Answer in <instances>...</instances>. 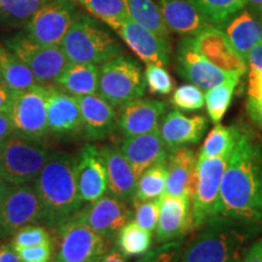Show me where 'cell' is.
Segmentation results:
<instances>
[{"mask_svg": "<svg viewBox=\"0 0 262 262\" xmlns=\"http://www.w3.org/2000/svg\"><path fill=\"white\" fill-rule=\"evenodd\" d=\"M0 2H2V0H0Z\"/></svg>", "mask_w": 262, "mask_h": 262, "instance_id": "56", "label": "cell"}, {"mask_svg": "<svg viewBox=\"0 0 262 262\" xmlns=\"http://www.w3.org/2000/svg\"><path fill=\"white\" fill-rule=\"evenodd\" d=\"M117 244L125 257L142 256L152 247V233L135 221H129L118 233Z\"/></svg>", "mask_w": 262, "mask_h": 262, "instance_id": "31", "label": "cell"}, {"mask_svg": "<svg viewBox=\"0 0 262 262\" xmlns=\"http://www.w3.org/2000/svg\"><path fill=\"white\" fill-rule=\"evenodd\" d=\"M70 62L104 63L123 54V49L108 33L88 19H75L61 41Z\"/></svg>", "mask_w": 262, "mask_h": 262, "instance_id": "6", "label": "cell"}, {"mask_svg": "<svg viewBox=\"0 0 262 262\" xmlns=\"http://www.w3.org/2000/svg\"><path fill=\"white\" fill-rule=\"evenodd\" d=\"M247 111L249 117L258 127L262 129V103L255 101L254 98L248 97L247 101Z\"/></svg>", "mask_w": 262, "mask_h": 262, "instance_id": "47", "label": "cell"}, {"mask_svg": "<svg viewBox=\"0 0 262 262\" xmlns=\"http://www.w3.org/2000/svg\"><path fill=\"white\" fill-rule=\"evenodd\" d=\"M5 47L27 66L39 84L56 81L70 63L61 47H47L18 33L5 41Z\"/></svg>", "mask_w": 262, "mask_h": 262, "instance_id": "9", "label": "cell"}, {"mask_svg": "<svg viewBox=\"0 0 262 262\" xmlns=\"http://www.w3.org/2000/svg\"><path fill=\"white\" fill-rule=\"evenodd\" d=\"M75 164L78 192L83 202L93 203L108 191L107 170L96 146H84Z\"/></svg>", "mask_w": 262, "mask_h": 262, "instance_id": "18", "label": "cell"}, {"mask_svg": "<svg viewBox=\"0 0 262 262\" xmlns=\"http://www.w3.org/2000/svg\"><path fill=\"white\" fill-rule=\"evenodd\" d=\"M214 26L225 25L244 8L247 0H189Z\"/></svg>", "mask_w": 262, "mask_h": 262, "instance_id": "34", "label": "cell"}, {"mask_svg": "<svg viewBox=\"0 0 262 262\" xmlns=\"http://www.w3.org/2000/svg\"><path fill=\"white\" fill-rule=\"evenodd\" d=\"M239 135L241 131L235 126H224L216 124V126L206 136L198 158H212L228 152L237 145Z\"/></svg>", "mask_w": 262, "mask_h": 262, "instance_id": "35", "label": "cell"}, {"mask_svg": "<svg viewBox=\"0 0 262 262\" xmlns=\"http://www.w3.org/2000/svg\"><path fill=\"white\" fill-rule=\"evenodd\" d=\"M247 2L253 4L254 6H256V8L262 9V0H247Z\"/></svg>", "mask_w": 262, "mask_h": 262, "instance_id": "53", "label": "cell"}, {"mask_svg": "<svg viewBox=\"0 0 262 262\" xmlns=\"http://www.w3.org/2000/svg\"><path fill=\"white\" fill-rule=\"evenodd\" d=\"M248 95V97L254 98L255 101L262 103V72L254 70L250 71Z\"/></svg>", "mask_w": 262, "mask_h": 262, "instance_id": "44", "label": "cell"}, {"mask_svg": "<svg viewBox=\"0 0 262 262\" xmlns=\"http://www.w3.org/2000/svg\"><path fill=\"white\" fill-rule=\"evenodd\" d=\"M165 111L166 103L163 101L137 98L120 107L118 127L125 137L150 133L159 129Z\"/></svg>", "mask_w": 262, "mask_h": 262, "instance_id": "21", "label": "cell"}, {"mask_svg": "<svg viewBox=\"0 0 262 262\" xmlns=\"http://www.w3.org/2000/svg\"><path fill=\"white\" fill-rule=\"evenodd\" d=\"M0 262H22L11 244L0 245Z\"/></svg>", "mask_w": 262, "mask_h": 262, "instance_id": "50", "label": "cell"}, {"mask_svg": "<svg viewBox=\"0 0 262 262\" xmlns=\"http://www.w3.org/2000/svg\"><path fill=\"white\" fill-rule=\"evenodd\" d=\"M45 243H51L50 233L41 226H25L14 233L11 245L14 249L35 247Z\"/></svg>", "mask_w": 262, "mask_h": 262, "instance_id": "39", "label": "cell"}, {"mask_svg": "<svg viewBox=\"0 0 262 262\" xmlns=\"http://www.w3.org/2000/svg\"><path fill=\"white\" fill-rule=\"evenodd\" d=\"M195 50L209 62L229 74L243 75L247 72V62L231 44L224 31L217 26H210L192 37Z\"/></svg>", "mask_w": 262, "mask_h": 262, "instance_id": "14", "label": "cell"}, {"mask_svg": "<svg viewBox=\"0 0 262 262\" xmlns=\"http://www.w3.org/2000/svg\"><path fill=\"white\" fill-rule=\"evenodd\" d=\"M78 3L113 29L130 18L125 0H78Z\"/></svg>", "mask_w": 262, "mask_h": 262, "instance_id": "36", "label": "cell"}, {"mask_svg": "<svg viewBox=\"0 0 262 262\" xmlns=\"http://www.w3.org/2000/svg\"><path fill=\"white\" fill-rule=\"evenodd\" d=\"M134 208H135V219L140 227L146 231L153 232L156 231L157 225H158L159 219V199L158 201H143V202H133Z\"/></svg>", "mask_w": 262, "mask_h": 262, "instance_id": "41", "label": "cell"}, {"mask_svg": "<svg viewBox=\"0 0 262 262\" xmlns=\"http://www.w3.org/2000/svg\"><path fill=\"white\" fill-rule=\"evenodd\" d=\"M11 188H12V185H10V183L6 182L4 179L0 178V205L3 204L5 196L8 195V193L10 192V189Z\"/></svg>", "mask_w": 262, "mask_h": 262, "instance_id": "52", "label": "cell"}, {"mask_svg": "<svg viewBox=\"0 0 262 262\" xmlns=\"http://www.w3.org/2000/svg\"><path fill=\"white\" fill-rule=\"evenodd\" d=\"M16 91L11 90L4 83H0V113H10Z\"/></svg>", "mask_w": 262, "mask_h": 262, "instance_id": "46", "label": "cell"}, {"mask_svg": "<svg viewBox=\"0 0 262 262\" xmlns=\"http://www.w3.org/2000/svg\"><path fill=\"white\" fill-rule=\"evenodd\" d=\"M14 134L16 133L10 114L0 113V143L9 139L11 135H14Z\"/></svg>", "mask_w": 262, "mask_h": 262, "instance_id": "48", "label": "cell"}, {"mask_svg": "<svg viewBox=\"0 0 262 262\" xmlns=\"http://www.w3.org/2000/svg\"><path fill=\"white\" fill-rule=\"evenodd\" d=\"M48 86L38 84L32 89L16 91L9 113L16 134L39 141L48 135Z\"/></svg>", "mask_w": 262, "mask_h": 262, "instance_id": "10", "label": "cell"}, {"mask_svg": "<svg viewBox=\"0 0 262 262\" xmlns=\"http://www.w3.org/2000/svg\"><path fill=\"white\" fill-rule=\"evenodd\" d=\"M191 199L164 194L159 199L157 243L164 244L183 239L191 232Z\"/></svg>", "mask_w": 262, "mask_h": 262, "instance_id": "20", "label": "cell"}, {"mask_svg": "<svg viewBox=\"0 0 262 262\" xmlns=\"http://www.w3.org/2000/svg\"><path fill=\"white\" fill-rule=\"evenodd\" d=\"M195 164L194 150L189 147H181L171 150L166 162L168 179L164 194L191 199Z\"/></svg>", "mask_w": 262, "mask_h": 262, "instance_id": "26", "label": "cell"}, {"mask_svg": "<svg viewBox=\"0 0 262 262\" xmlns=\"http://www.w3.org/2000/svg\"><path fill=\"white\" fill-rule=\"evenodd\" d=\"M208 125L209 120L205 116L187 117L180 111H172L164 117L159 131L168 148L173 150L198 143Z\"/></svg>", "mask_w": 262, "mask_h": 262, "instance_id": "23", "label": "cell"}, {"mask_svg": "<svg viewBox=\"0 0 262 262\" xmlns=\"http://www.w3.org/2000/svg\"><path fill=\"white\" fill-rule=\"evenodd\" d=\"M243 262H262V238L257 239L248 248Z\"/></svg>", "mask_w": 262, "mask_h": 262, "instance_id": "49", "label": "cell"}, {"mask_svg": "<svg viewBox=\"0 0 262 262\" xmlns=\"http://www.w3.org/2000/svg\"><path fill=\"white\" fill-rule=\"evenodd\" d=\"M40 221H44V209L34 187L31 185L12 186L0 205V228L5 237Z\"/></svg>", "mask_w": 262, "mask_h": 262, "instance_id": "12", "label": "cell"}, {"mask_svg": "<svg viewBox=\"0 0 262 262\" xmlns=\"http://www.w3.org/2000/svg\"><path fill=\"white\" fill-rule=\"evenodd\" d=\"M125 4L129 17L134 22L169 40L168 26L159 8L152 0H125Z\"/></svg>", "mask_w": 262, "mask_h": 262, "instance_id": "30", "label": "cell"}, {"mask_svg": "<svg viewBox=\"0 0 262 262\" xmlns=\"http://www.w3.org/2000/svg\"><path fill=\"white\" fill-rule=\"evenodd\" d=\"M56 228L57 250L52 262H100L111 250L112 241L95 232L75 215Z\"/></svg>", "mask_w": 262, "mask_h": 262, "instance_id": "8", "label": "cell"}, {"mask_svg": "<svg viewBox=\"0 0 262 262\" xmlns=\"http://www.w3.org/2000/svg\"><path fill=\"white\" fill-rule=\"evenodd\" d=\"M166 179H168V165L159 164L146 170L137 179L136 192L133 202L158 201L165 193Z\"/></svg>", "mask_w": 262, "mask_h": 262, "instance_id": "32", "label": "cell"}, {"mask_svg": "<svg viewBox=\"0 0 262 262\" xmlns=\"http://www.w3.org/2000/svg\"><path fill=\"white\" fill-rule=\"evenodd\" d=\"M176 71L183 79L206 91L238 75L226 73L202 56L195 50L192 37H186L180 41L176 52Z\"/></svg>", "mask_w": 262, "mask_h": 262, "instance_id": "13", "label": "cell"}, {"mask_svg": "<svg viewBox=\"0 0 262 262\" xmlns=\"http://www.w3.org/2000/svg\"><path fill=\"white\" fill-rule=\"evenodd\" d=\"M145 80L152 94L168 95L173 89V81L169 72L162 66L148 63L145 71Z\"/></svg>", "mask_w": 262, "mask_h": 262, "instance_id": "40", "label": "cell"}, {"mask_svg": "<svg viewBox=\"0 0 262 262\" xmlns=\"http://www.w3.org/2000/svg\"><path fill=\"white\" fill-rule=\"evenodd\" d=\"M125 44L147 64H158L166 67L170 61V45L164 39L148 29L141 27L129 18L114 29Z\"/></svg>", "mask_w": 262, "mask_h": 262, "instance_id": "19", "label": "cell"}, {"mask_svg": "<svg viewBox=\"0 0 262 262\" xmlns=\"http://www.w3.org/2000/svg\"><path fill=\"white\" fill-rule=\"evenodd\" d=\"M50 153L39 140L14 134L0 143V178L12 186L34 182Z\"/></svg>", "mask_w": 262, "mask_h": 262, "instance_id": "4", "label": "cell"}, {"mask_svg": "<svg viewBox=\"0 0 262 262\" xmlns=\"http://www.w3.org/2000/svg\"><path fill=\"white\" fill-rule=\"evenodd\" d=\"M55 83L73 96L97 94L98 68L93 63L70 62Z\"/></svg>", "mask_w": 262, "mask_h": 262, "instance_id": "28", "label": "cell"}, {"mask_svg": "<svg viewBox=\"0 0 262 262\" xmlns=\"http://www.w3.org/2000/svg\"><path fill=\"white\" fill-rule=\"evenodd\" d=\"M0 80H2V73H0Z\"/></svg>", "mask_w": 262, "mask_h": 262, "instance_id": "55", "label": "cell"}, {"mask_svg": "<svg viewBox=\"0 0 262 262\" xmlns=\"http://www.w3.org/2000/svg\"><path fill=\"white\" fill-rule=\"evenodd\" d=\"M0 73L4 84L14 91H25L39 84L27 66L3 45H0Z\"/></svg>", "mask_w": 262, "mask_h": 262, "instance_id": "29", "label": "cell"}, {"mask_svg": "<svg viewBox=\"0 0 262 262\" xmlns=\"http://www.w3.org/2000/svg\"><path fill=\"white\" fill-rule=\"evenodd\" d=\"M74 6L70 0H49L27 21L26 34L33 41L47 47H60L73 24Z\"/></svg>", "mask_w": 262, "mask_h": 262, "instance_id": "11", "label": "cell"}, {"mask_svg": "<svg viewBox=\"0 0 262 262\" xmlns=\"http://www.w3.org/2000/svg\"><path fill=\"white\" fill-rule=\"evenodd\" d=\"M98 150L107 170L108 191L120 201L133 203L137 179L120 147L108 145Z\"/></svg>", "mask_w": 262, "mask_h": 262, "instance_id": "24", "label": "cell"}, {"mask_svg": "<svg viewBox=\"0 0 262 262\" xmlns=\"http://www.w3.org/2000/svg\"><path fill=\"white\" fill-rule=\"evenodd\" d=\"M239 79H241L239 75H234L225 83L208 90L204 95L206 111L214 124H220L221 119L228 111L235 88L239 84Z\"/></svg>", "mask_w": 262, "mask_h": 262, "instance_id": "33", "label": "cell"}, {"mask_svg": "<svg viewBox=\"0 0 262 262\" xmlns=\"http://www.w3.org/2000/svg\"><path fill=\"white\" fill-rule=\"evenodd\" d=\"M182 247V239L164 243V245L147 251L136 262H173Z\"/></svg>", "mask_w": 262, "mask_h": 262, "instance_id": "42", "label": "cell"}, {"mask_svg": "<svg viewBox=\"0 0 262 262\" xmlns=\"http://www.w3.org/2000/svg\"><path fill=\"white\" fill-rule=\"evenodd\" d=\"M22 262H50L52 257V244L45 243L35 247L15 249Z\"/></svg>", "mask_w": 262, "mask_h": 262, "instance_id": "43", "label": "cell"}, {"mask_svg": "<svg viewBox=\"0 0 262 262\" xmlns=\"http://www.w3.org/2000/svg\"><path fill=\"white\" fill-rule=\"evenodd\" d=\"M48 129L57 137H74L83 134V119L77 97L48 86Z\"/></svg>", "mask_w": 262, "mask_h": 262, "instance_id": "17", "label": "cell"}, {"mask_svg": "<svg viewBox=\"0 0 262 262\" xmlns=\"http://www.w3.org/2000/svg\"><path fill=\"white\" fill-rule=\"evenodd\" d=\"M75 164L77 159L71 155L51 152L33 185L44 209V222L51 227H57L81 209Z\"/></svg>", "mask_w": 262, "mask_h": 262, "instance_id": "3", "label": "cell"}, {"mask_svg": "<svg viewBox=\"0 0 262 262\" xmlns=\"http://www.w3.org/2000/svg\"><path fill=\"white\" fill-rule=\"evenodd\" d=\"M171 103L173 107L185 112H194L202 110L205 103L204 94L202 89L193 84H186L179 86L173 91L171 97Z\"/></svg>", "mask_w": 262, "mask_h": 262, "instance_id": "38", "label": "cell"}, {"mask_svg": "<svg viewBox=\"0 0 262 262\" xmlns=\"http://www.w3.org/2000/svg\"><path fill=\"white\" fill-rule=\"evenodd\" d=\"M95 232L112 241L133 216L127 203L116 196H101L75 214Z\"/></svg>", "mask_w": 262, "mask_h": 262, "instance_id": "15", "label": "cell"}, {"mask_svg": "<svg viewBox=\"0 0 262 262\" xmlns=\"http://www.w3.org/2000/svg\"><path fill=\"white\" fill-rule=\"evenodd\" d=\"M145 90V75L134 58L119 55L98 68L97 95L114 107L141 98Z\"/></svg>", "mask_w": 262, "mask_h": 262, "instance_id": "7", "label": "cell"}, {"mask_svg": "<svg viewBox=\"0 0 262 262\" xmlns=\"http://www.w3.org/2000/svg\"><path fill=\"white\" fill-rule=\"evenodd\" d=\"M49 0H2L0 24L17 26L25 24Z\"/></svg>", "mask_w": 262, "mask_h": 262, "instance_id": "37", "label": "cell"}, {"mask_svg": "<svg viewBox=\"0 0 262 262\" xmlns=\"http://www.w3.org/2000/svg\"><path fill=\"white\" fill-rule=\"evenodd\" d=\"M120 150L130 164L136 179L146 170L168 162L171 152L164 142L159 129L142 135L126 137L120 146Z\"/></svg>", "mask_w": 262, "mask_h": 262, "instance_id": "16", "label": "cell"}, {"mask_svg": "<svg viewBox=\"0 0 262 262\" xmlns=\"http://www.w3.org/2000/svg\"><path fill=\"white\" fill-rule=\"evenodd\" d=\"M216 216L262 222V149L241 133L221 181Z\"/></svg>", "mask_w": 262, "mask_h": 262, "instance_id": "1", "label": "cell"}, {"mask_svg": "<svg viewBox=\"0 0 262 262\" xmlns=\"http://www.w3.org/2000/svg\"><path fill=\"white\" fill-rule=\"evenodd\" d=\"M254 225L215 216L196 229L173 262H243L248 242L257 233Z\"/></svg>", "mask_w": 262, "mask_h": 262, "instance_id": "2", "label": "cell"}, {"mask_svg": "<svg viewBox=\"0 0 262 262\" xmlns=\"http://www.w3.org/2000/svg\"><path fill=\"white\" fill-rule=\"evenodd\" d=\"M224 26V25H222ZM224 32L242 57L262 40V22L249 11H243L225 24Z\"/></svg>", "mask_w": 262, "mask_h": 262, "instance_id": "27", "label": "cell"}, {"mask_svg": "<svg viewBox=\"0 0 262 262\" xmlns=\"http://www.w3.org/2000/svg\"><path fill=\"white\" fill-rule=\"evenodd\" d=\"M3 237H5V234H4V232L2 231V228H0V238H3Z\"/></svg>", "mask_w": 262, "mask_h": 262, "instance_id": "54", "label": "cell"}, {"mask_svg": "<svg viewBox=\"0 0 262 262\" xmlns=\"http://www.w3.org/2000/svg\"><path fill=\"white\" fill-rule=\"evenodd\" d=\"M233 149L212 158L196 159L191 195V232L216 216L221 181Z\"/></svg>", "mask_w": 262, "mask_h": 262, "instance_id": "5", "label": "cell"}, {"mask_svg": "<svg viewBox=\"0 0 262 262\" xmlns=\"http://www.w3.org/2000/svg\"><path fill=\"white\" fill-rule=\"evenodd\" d=\"M75 97L80 107L85 139L101 141L110 136L117 125L114 106L96 94Z\"/></svg>", "mask_w": 262, "mask_h": 262, "instance_id": "22", "label": "cell"}, {"mask_svg": "<svg viewBox=\"0 0 262 262\" xmlns=\"http://www.w3.org/2000/svg\"><path fill=\"white\" fill-rule=\"evenodd\" d=\"M245 62L249 63L251 70L262 72V40L250 49L245 57Z\"/></svg>", "mask_w": 262, "mask_h": 262, "instance_id": "45", "label": "cell"}, {"mask_svg": "<svg viewBox=\"0 0 262 262\" xmlns=\"http://www.w3.org/2000/svg\"><path fill=\"white\" fill-rule=\"evenodd\" d=\"M159 10L169 31L187 37H194L210 26H214L189 0H159Z\"/></svg>", "mask_w": 262, "mask_h": 262, "instance_id": "25", "label": "cell"}, {"mask_svg": "<svg viewBox=\"0 0 262 262\" xmlns=\"http://www.w3.org/2000/svg\"><path fill=\"white\" fill-rule=\"evenodd\" d=\"M100 262H127L124 255L119 250L116 249H111L108 253L102 257Z\"/></svg>", "mask_w": 262, "mask_h": 262, "instance_id": "51", "label": "cell"}]
</instances>
